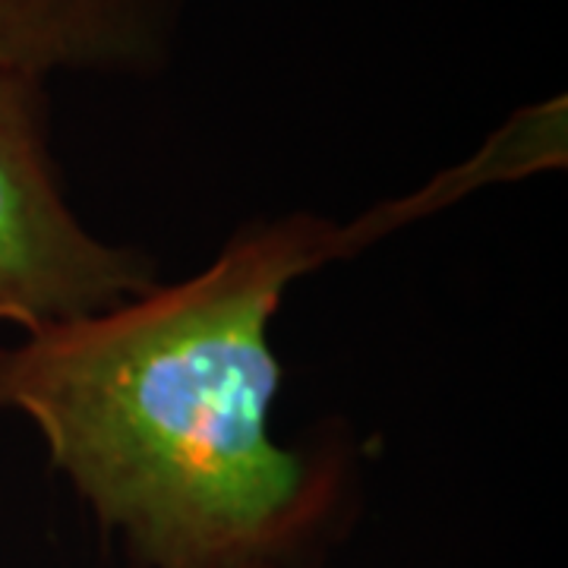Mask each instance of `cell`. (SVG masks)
<instances>
[{
  "label": "cell",
  "instance_id": "1",
  "mask_svg": "<svg viewBox=\"0 0 568 568\" xmlns=\"http://www.w3.org/2000/svg\"><path fill=\"white\" fill-rule=\"evenodd\" d=\"M357 246L313 212L246 224L186 282L0 347V410L36 424L133 568H304L351 467L272 439L268 325L291 284Z\"/></svg>",
  "mask_w": 568,
  "mask_h": 568
},
{
  "label": "cell",
  "instance_id": "2",
  "mask_svg": "<svg viewBox=\"0 0 568 568\" xmlns=\"http://www.w3.org/2000/svg\"><path fill=\"white\" fill-rule=\"evenodd\" d=\"M155 284L149 253L104 244L63 200L41 80L0 73V323L39 335Z\"/></svg>",
  "mask_w": 568,
  "mask_h": 568
},
{
  "label": "cell",
  "instance_id": "3",
  "mask_svg": "<svg viewBox=\"0 0 568 568\" xmlns=\"http://www.w3.org/2000/svg\"><path fill=\"white\" fill-rule=\"evenodd\" d=\"M168 51V0H0V73H149Z\"/></svg>",
  "mask_w": 568,
  "mask_h": 568
}]
</instances>
